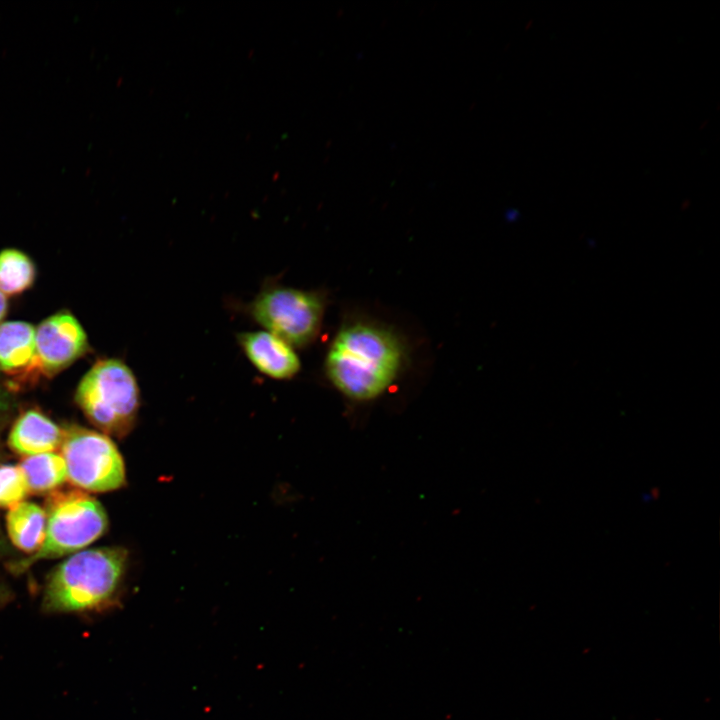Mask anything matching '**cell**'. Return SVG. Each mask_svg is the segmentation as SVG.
Segmentation results:
<instances>
[{"mask_svg": "<svg viewBox=\"0 0 720 720\" xmlns=\"http://www.w3.org/2000/svg\"><path fill=\"white\" fill-rule=\"evenodd\" d=\"M402 361V345L392 332L360 322L338 332L329 347L325 369L339 392L362 402L384 393L397 377Z\"/></svg>", "mask_w": 720, "mask_h": 720, "instance_id": "cell-1", "label": "cell"}, {"mask_svg": "<svg viewBox=\"0 0 720 720\" xmlns=\"http://www.w3.org/2000/svg\"><path fill=\"white\" fill-rule=\"evenodd\" d=\"M127 551L103 547L83 551L59 564L49 575L42 607L49 613L103 608L118 591Z\"/></svg>", "mask_w": 720, "mask_h": 720, "instance_id": "cell-2", "label": "cell"}, {"mask_svg": "<svg viewBox=\"0 0 720 720\" xmlns=\"http://www.w3.org/2000/svg\"><path fill=\"white\" fill-rule=\"evenodd\" d=\"M75 401L102 432L124 437L135 424L140 390L134 373L123 361L105 358L80 380Z\"/></svg>", "mask_w": 720, "mask_h": 720, "instance_id": "cell-3", "label": "cell"}, {"mask_svg": "<svg viewBox=\"0 0 720 720\" xmlns=\"http://www.w3.org/2000/svg\"><path fill=\"white\" fill-rule=\"evenodd\" d=\"M46 533L42 546L12 569L20 572L34 562L58 558L89 545L107 529L104 508L79 490L53 491L46 501Z\"/></svg>", "mask_w": 720, "mask_h": 720, "instance_id": "cell-4", "label": "cell"}, {"mask_svg": "<svg viewBox=\"0 0 720 720\" xmlns=\"http://www.w3.org/2000/svg\"><path fill=\"white\" fill-rule=\"evenodd\" d=\"M261 327L294 347L310 344L318 335L323 297L314 291L269 284L245 308Z\"/></svg>", "mask_w": 720, "mask_h": 720, "instance_id": "cell-5", "label": "cell"}, {"mask_svg": "<svg viewBox=\"0 0 720 720\" xmlns=\"http://www.w3.org/2000/svg\"><path fill=\"white\" fill-rule=\"evenodd\" d=\"M60 447L67 479L73 485L92 492H106L124 484L122 456L105 434L72 425L63 429Z\"/></svg>", "mask_w": 720, "mask_h": 720, "instance_id": "cell-6", "label": "cell"}, {"mask_svg": "<svg viewBox=\"0 0 720 720\" xmlns=\"http://www.w3.org/2000/svg\"><path fill=\"white\" fill-rule=\"evenodd\" d=\"M36 366L38 376L53 377L89 349L87 334L69 311H59L35 328Z\"/></svg>", "mask_w": 720, "mask_h": 720, "instance_id": "cell-7", "label": "cell"}, {"mask_svg": "<svg viewBox=\"0 0 720 720\" xmlns=\"http://www.w3.org/2000/svg\"><path fill=\"white\" fill-rule=\"evenodd\" d=\"M238 343L250 363L263 375L276 380L293 378L300 370L294 348L268 331H248L237 335Z\"/></svg>", "mask_w": 720, "mask_h": 720, "instance_id": "cell-8", "label": "cell"}, {"mask_svg": "<svg viewBox=\"0 0 720 720\" xmlns=\"http://www.w3.org/2000/svg\"><path fill=\"white\" fill-rule=\"evenodd\" d=\"M0 372L11 377L13 385L38 378L35 327L24 321L0 324Z\"/></svg>", "mask_w": 720, "mask_h": 720, "instance_id": "cell-9", "label": "cell"}, {"mask_svg": "<svg viewBox=\"0 0 720 720\" xmlns=\"http://www.w3.org/2000/svg\"><path fill=\"white\" fill-rule=\"evenodd\" d=\"M63 429L38 409L24 411L15 421L9 447L21 455H37L53 451L61 445Z\"/></svg>", "mask_w": 720, "mask_h": 720, "instance_id": "cell-10", "label": "cell"}, {"mask_svg": "<svg viewBox=\"0 0 720 720\" xmlns=\"http://www.w3.org/2000/svg\"><path fill=\"white\" fill-rule=\"evenodd\" d=\"M47 517L41 507L20 502L7 514V530L13 544L20 550L35 553L43 544Z\"/></svg>", "mask_w": 720, "mask_h": 720, "instance_id": "cell-11", "label": "cell"}, {"mask_svg": "<svg viewBox=\"0 0 720 720\" xmlns=\"http://www.w3.org/2000/svg\"><path fill=\"white\" fill-rule=\"evenodd\" d=\"M19 467L24 475L28 492L39 494L53 491L67 479L64 459L53 452L26 457Z\"/></svg>", "mask_w": 720, "mask_h": 720, "instance_id": "cell-12", "label": "cell"}, {"mask_svg": "<svg viewBox=\"0 0 720 720\" xmlns=\"http://www.w3.org/2000/svg\"><path fill=\"white\" fill-rule=\"evenodd\" d=\"M36 278V267L23 251L6 248L0 251V292L18 295L29 289Z\"/></svg>", "mask_w": 720, "mask_h": 720, "instance_id": "cell-13", "label": "cell"}, {"mask_svg": "<svg viewBox=\"0 0 720 720\" xmlns=\"http://www.w3.org/2000/svg\"><path fill=\"white\" fill-rule=\"evenodd\" d=\"M27 493V484L20 467L0 466V508L17 505Z\"/></svg>", "mask_w": 720, "mask_h": 720, "instance_id": "cell-14", "label": "cell"}, {"mask_svg": "<svg viewBox=\"0 0 720 720\" xmlns=\"http://www.w3.org/2000/svg\"><path fill=\"white\" fill-rule=\"evenodd\" d=\"M8 310V303L5 295L0 292V323L5 317Z\"/></svg>", "mask_w": 720, "mask_h": 720, "instance_id": "cell-15", "label": "cell"}, {"mask_svg": "<svg viewBox=\"0 0 720 720\" xmlns=\"http://www.w3.org/2000/svg\"><path fill=\"white\" fill-rule=\"evenodd\" d=\"M6 406V397L4 393L0 390V411Z\"/></svg>", "mask_w": 720, "mask_h": 720, "instance_id": "cell-16", "label": "cell"}]
</instances>
